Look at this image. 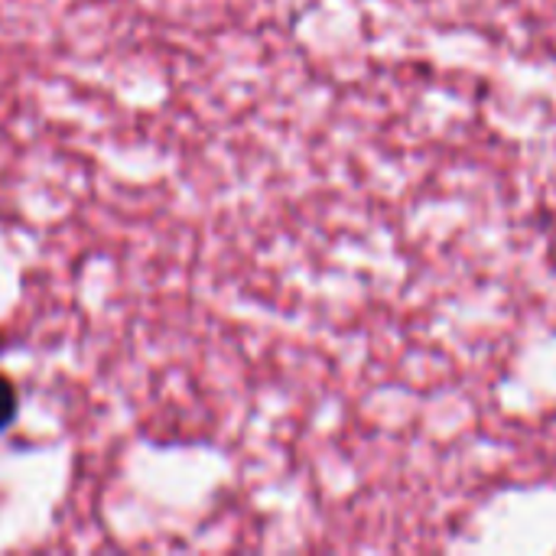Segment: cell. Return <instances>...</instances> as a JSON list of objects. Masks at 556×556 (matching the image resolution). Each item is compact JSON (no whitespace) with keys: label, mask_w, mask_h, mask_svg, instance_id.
<instances>
[{"label":"cell","mask_w":556,"mask_h":556,"mask_svg":"<svg viewBox=\"0 0 556 556\" xmlns=\"http://www.w3.org/2000/svg\"><path fill=\"white\" fill-rule=\"evenodd\" d=\"M16 410H20V394H16V384L0 375V433L16 420Z\"/></svg>","instance_id":"6da1fadb"}]
</instances>
